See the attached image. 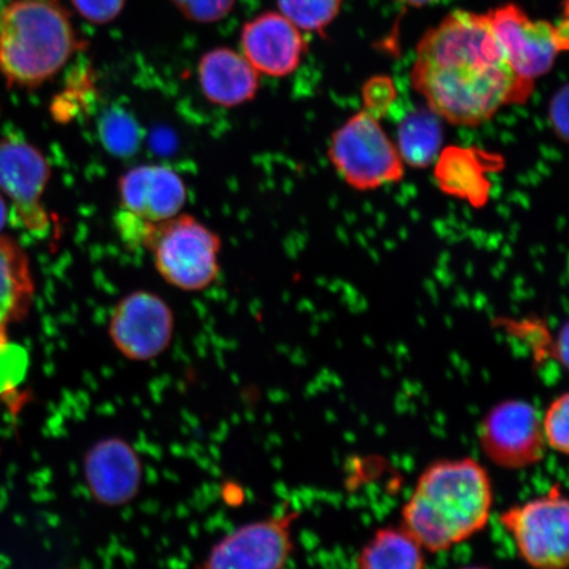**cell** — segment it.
Returning <instances> with one entry per match:
<instances>
[{"label":"cell","mask_w":569,"mask_h":569,"mask_svg":"<svg viewBox=\"0 0 569 569\" xmlns=\"http://www.w3.org/2000/svg\"><path fill=\"white\" fill-rule=\"evenodd\" d=\"M410 82L436 116L469 128L488 123L505 106L528 102L536 84L511 69L487 13L466 10L426 31Z\"/></svg>","instance_id":"1"},{"label":"cell","mask_w":569,"mask_h":569,"mask_svg":"<svg viewBox=\"0 0 569 569\" xmlns=\"http://www.w3.org/2000/svg\"><path fill=\"white\" fill-rule=\"evenodd\" d=\"M493 502V483L481 462L433 461L403 503L401 526L426 552L450 551L487 528Z\"/></svg>","instance_id":"2"},{"label":"cell","mask_w":569,"mask_h":569,"mask_svg":"<svg viewBox=\"0 0 569 569\" xmlns=\"http://www.w3.org/2000/svg\"><path fill=\"white\" fill-rule=\"evenodd\" d=\"M81 47L57 0H13L0 11V73L10 87H40Z\"/></svg>","instance_id":"3"},{"label":"cell","mask_w":569,"mask_h":569,"mask_svg":"<svg viewBox=\"0 0 569 569\" xmlns=\"http://www.w3.org/2000/svg\"><path fill=\"white\" fill-rule=\"evenodd\" d=\"M220 248L219 234L189 213L152 224L144 243L162 279L183 291H202L217 281Z\"/></svg>","instance_id":"4"},{"label":"cell","mask_w":569,"mask_h":569,"mask_svg":"<svg viewBox=\"0 0 569 569\" xmlns=\"http://www.w3.org/2000/svg\"><path fill=\"white\" fill-rule=\"evenodd\" d=\"M329 159L355 190H376L402 181L405 163L380 119L362 110L333 132Z\"/></svg>","instance_id":"5"},{"label":"cell","mask_w":569,"mask_h":569,"mask_svg":"<svg viewBox=\"0 0 569 569\" xmlns=\"http://www.w3.org/2000/svg\"><path fill=\"white\" fill-rule=\"evenodd\" d=\"M500 523L531 569H568L569 502L560 483L502 511Z\"/></svg>","instance_id":"6"},{"label":"cell","mask_w":569,"mask_h":569,"mask_svg":"<svg viewBox=\"0 0 569 569\" xmlns=\"http://www.w3.org/2000/svg\"><path fill=\"white\" fill-rule=\"evenodd\" d=\"M493 33L515 73L536 83L550 73L559 53L568 49V18L559 24L533 20L516 3L487 12Z\"/></svg>","instance_id":"7"},{"label":"cell","mask_w":569,"mask_h":569,"mask_svg":"<svg viewBox=\"0 0 569 569\" xmlns=\"http://www.w3.org/2000/svg\"><path fill=\"white\" fill-rule=\"evenodd\" d=\"M300 513H280L238 526L213 543L196 569H284L295 552Z\"/></svg>","instance_id":"8"},{"label":"cell","mask_w":569,"mask_h":569,"mask_svg":"<svg viewBox=\"0 0 569 569\" xmlns=\"http://www.w3.org/2000/svg\"><path fill=\"white\" fill-rule=\"evenodd\" d=\"M479 442L483 455L497 467L522 471L537 466L547 448L540 412L523 400L497 403L480 423Z\"/></svg>","instance_id":"9"},{"label":"cell","mask_w":569,"mask_h":569,"mask_svg":"<svg viewBox=\"0 0 569 569\" xmlns=\"http://www.w3.org/2000/svg\"><path fill=\"white\" fill-rule=\"evenodd\" d=\"M52 168L39 148L21 138L0 139V193L9 198L20 226L38 237L51 230L42 203Z\"/></svg>","instance_id":"10"},{"label":"cell","mask_w":569,"mask_h":569,"mask_svg":"<svg viewBox=\"0 0 569 569\" xmlns=\"http://www.w3.org/2000/svg\"><path fill=\"white\" fill-rule=\"evenodd\" d=\"M172 308L152 291L137 290L113 308L109 337L126 359L147 362L160 358L174 336Z\"/></svg>","instance_id":"11"},{"label":"cell","mask_w":569,"mask_h":569,"mask_svg":"<svg viewBox=\"0 0 569 569\" xmlns=\"http://www.w3.org/2000/svg\"><path fill=\"white\" fill-rule=\"evenodd\" d=\"M84 486L98 505L123 508L140 495L144 466L137 448L122 437L97 440L83 455Z\"/></svg>","instance_id":"12"},{"label":"cell","mask_w":569,"mask_h":569,"mask_svg":"<svg viewBox=\"0 0 569 569\" xmlns=\"http://www.w3.org/2000/svg\"><path fill=\"white\" fill-rule=\"evenodd\" d=\"M241 52L259 74L282 78L300 68L308 51L302 31L280 12L261 13L241 30Z\"/></svg>","instance_id":"13"},{"label":"cell","mask_w":569,"mask_h":569,"mask_svg":"<svg viewBox=\"0 0 569 569\" xmlns=\"http://www.w3.org/2000/svg\"><path fill=\"white\" fill-rule=\"evenodd\" d=\"M120 210L152 223L166 222L181 213L188 202L183 178L166 166L134 167L118 181Z\"/></svg>","instance_id":"14"},{"label":"cell","mask_w":569,"mask_h":569,"mask_svg":"<svg viewBox=\"0 0 569 569\" xmlns=\"http://www.w3.org/2000/svg\"><path fill=\"white\" fill-rule=\"evenodd\" d=\"M198 80L206 99L212 104L232 109L258 94L259 71L243 54L229 48H217L202 56Z\"/></svg>","instance_id":"15"},{"label":"cell","mask_w":569,"mask_h":569,"mask_svg":"<svg viewBox=\"0 0 569 569\" xmlns=\"http://www.w3.org/2000/svg\"><path fill=\"white\" fill-rule=\"evenodd\" d=\"M496 154L479 148L451 146L440 151L433 177L443 193L461 199L473 208L488 202L492 183L489 173L497 169Z\"/></svg>","instance_id":"16"},{"label":"cell","mask_w":569,"mask_h":569,"mask_svg":"<svg viewBox=\"0 0 569 569\" xmlns=\"http://www.w3.org/2000/svg\"><path fill=\"white\" fill-rule=\"evenodd\" d=\"M34 296L31 262L17 240L0 234V343L7 327L30 312Z\"/></svg>","instance_id":"17"},{"label":"cell","mask_w":569,"mask_h":569,"mask_svg":"<svg viewBox=\"0 0 569 569\" xmlns=\"http://www.w3.org/2000/svg\"><path fill=\"white\" fill-rule=\"evenodd\" d=\"M426 553L402 526H387L361 547L355 569H427Z\"/></svg>","instance_id":"18"},{"label":"cell","mask_w":569,"mask_h":569,"mask_svg":"<svg viewBox=\"0 0 569 569\" xmlns=\"http://www.w3.org/2000/svg\"><path fill=\"white\" fill-rule=\"evenodd\" d=\"M443 144L440 118L430 109L410 112L398 126L397 149L403 163L426 169L437 161Z\"/></svg>","instance_id":"19"},{"label":"cell","mask_w":569,"mask_h":569,"mask_svg":"<svg viewBox=\"0 0 569 569\" xmlns=\"http://www.w3.org/2000/svg\"><path fill=\"white\" fill-rule=\"evenodd\" d=\"M277 4L298 30L323 33L338 18L343 0H277Z\"/></svg>","instance_id":"20"},{"label":"cell","mask_w":569,"mask_h":569,"mask_svg":"<svg viewBox=\"0 0 569 569\" xmlns=\"http://www.w3.org/2000/svg\"><path fill=\"white\" fill-rule=\"evenodd\" d=\"M503 327H508L510 332L516 333L518 339L531 346L538 359L549 355L546 350L549 347L552 359L558 360L561 366L567 368L568 365V325L565 323L563 329L558 333L557 339L546 329L542 320L539 319H523V320H501Z\"/></svg>","instance_id":"21"},{"label":"cell","mask_w":569,"mask_h":569,"mask_svg":"<svg viewBox=\"0 0 569 569\" xmlns=\"http://www.w3.org/2000/svg\"><path fill=\"white\" fill-rule=\"evenodd\" d=\"M543 439L551 451L565 455L569 452V396L567 391L553 398L549 408L540 415Z\"/></svg>","instance_id":"22"},{"label":"cell","mask_w":569,"mask_h":569,"mask_svg":"<svg viewBox=\"0 0 569 569\" xmlns=\"http://www.w3.org/2000/svg\"><path fill=\"white\" fill-rule=\"evenodd\" d=\"M237 0H172L182 16L196 23H216L232 11Z\"/></svg>","instance_id":"23"},{"label":"cell","mask_w":569,"mask_h":569,"mask_svg":"<svg viewBox=\"0 0 569 569\" xmlns=\"http://www.w3.org/2000/svg\"><path fill=\"white\" fill-rule=\"evenodd\" d=\"M28 358L20 347H13L9 341L0 343V393L13 389L23 380L27 372Z\"/></svg>","instance_id":"24"},{"label":"cell","mask_w":569,"mask_h":569,"mask_svg":"<svg viewBox=\"0 0 569 569\" xmlns=\"http://www.w3.org/2000/svg\"><path fill=\"white\" fill-rule=\"evenodd\" d=\"M397 98V91L393 81L389 77L379 76L369 80L362 89V101H365V111L380 119L387 113L389 107L393 104Z\"/></svg>","instance_id":"25"},{"label":"cell","mask_w":569,"mask_h":569,"mask_svg":"<svg viewBox=\"0 0 569 569\" xmlns=\"http://www.w3.org/2000/svg\"><path fill=\"white\" fill-rule=\"evenodd\" d=\"M78 13L90 23L106 24L122 12L126 0H71Z\"/></svg>","instance_id":"26"},{"label":"cell","mask_w":569,"mask_h":569,"mask_svg":"<svg viewBox=\"0 0 569 569\" xmlns=\"http://www.w3.org/2000/svg\"><path fill=\"white\" fill-rule=\"evenodd\" d=\"M568 84H563L551 98L549 120L551 128L560 140H568Z\"/></svg>","instance_id":"27"},{"label":"cell","mask_w":569,"mask_h":569,"mask_svg":"<svg viewBox=\"0 0 569 569\" xmlns=\"http://www.w3.org/2000/svg\"><path fill=\"white\" fill-rule=\"evenodd\" d=\"M7 219H9V209H7L6 198L0 193V233L4 230Z\"/></svg>","instance_id":"28"},{"label":"cell","mask_w":569,"mask_h":569,"mask_svg":"<svg viewBox=\"0 0 569 569\" xmlns=\"http://www.w3.org/2000/svg\"><path fill=\"white\" fill-rule=\"evenodd\" d=\"M396 2L405 6L416 7V9H421V7L436 4L439 2V0H396Z\"/></svg>","instance_id":"29"},{"label":"cell","mask_w":569,"mask_h":569,"mask_svg":"<svg viewBox=\"0 0 569 569\" xmlns=\"http://www.w3.org/2000/svg\"><path fill=\"white\" fill-rule=\"evenodd\" d=\"M459 569H489V568L481 567V566H469V567H461Z\"/></svg>","instance_id":"30"}]
</instances>
